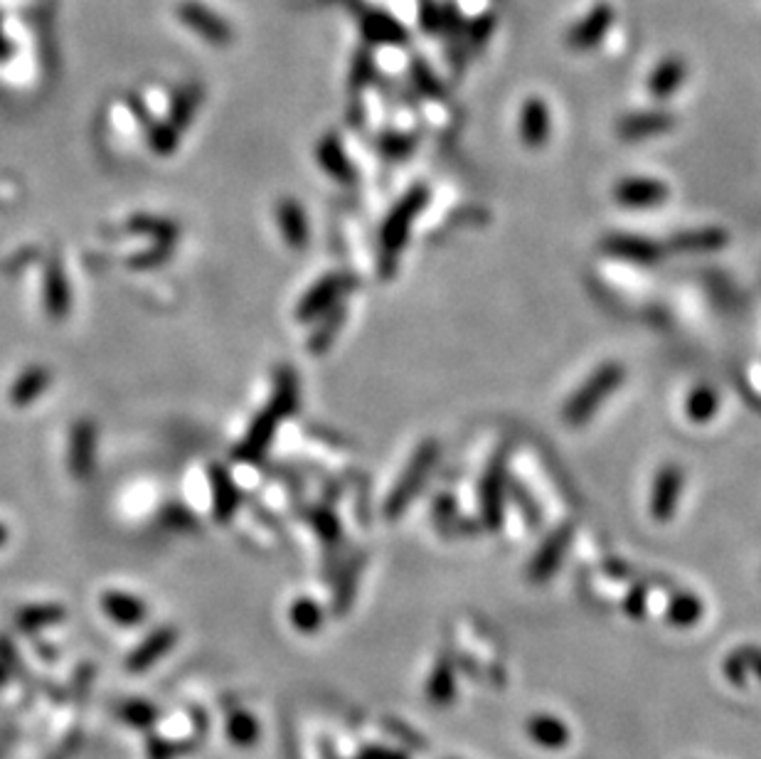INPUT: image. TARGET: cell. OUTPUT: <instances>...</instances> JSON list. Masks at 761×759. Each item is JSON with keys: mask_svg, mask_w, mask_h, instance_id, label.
Here are the masks:
<instances>
[{"mask_svg": "<svg viewBox=\"0 0 761 759\" xmlns=\"http://www.w3.org/2000/svg\"><path fill=\"white\" fill-rule=\"evenodd\" d=\"M626 378L624 365L619 363H604L601 368H596L589 380L569 397V402L564 405L562 419L567 427H582L589 419L594 417V412L604 405V400H609L616 390L621 387V382Z\"/></svg>", "mask_w": 761, "mask_h": 759, "instance_id": "1", "label": "cell"}, {"mask_svg": "<svg viewBox=\"0 0 761 759\" xmlns=\"http://www.w3.org/2000/svg\"><path fill=\"white\" fill-rule=\"evenodd\" d=\"M429 200V190L424 185H414L409 193H404V198L392 207V212L387 215L385 227H382V272L387 274V267L390 272L395 269V259L397 254L402 252L404 242H407L409 230H412L414 220H417L419 212L424 210Z\"/></svg>", "mask_w": 761, "mask_h": 759, "instance_id": "2", "label": "cell"}, {"mask_svg": "<svg viewBox=\"0 0 761 759\" xmlns=\"http://www.w3.org/2000/svg\"><path fill=\"white\" fill-rule=\"evenodd\" d=\"M439 461V444L434 439H427L417 451H414L412 461L404 469V474L399 476L397 486L392 488L390 498H387L385 506V516L387 518H399L404 513V508L414 501V496L419 493V488L424 486L427 476L431 474V469Z\"/></svg>", "mask_w": 761, "mask_h": 759, "instance_id": "3", "label": "cell"}, {"mask_svg": "<svg viewBox=\"0 0 761 759\" xmlns=\"http://www.w3.org/2000/svg\"><path fill=\"white\" fill-rule=\"evenodd\" d=\"M614 20H616L614 5L596 3L594 8L589 10L587 15H584V18H579L577 23L569 28V33H567V37H564V42H567L569 50H574V52L596 50V47L601 45V40L609 35Z\"/></svg>", "mask_w": 761, "mask_h": 759, "instance_id": "4", "label": "cell"}, {"mask_svg": "<svg viewBox=\"0 0 761 759\" xmlns=\"http://www.w3.org/2000/svg\"><path fill=\"white\" fill-rule=\"evenodd\" d=\"M670 198V188L656 178H624L616 183L614 200L629 210H651Z\"/></svg>", "mask_w": 761, "mask_h": 759, "instance_id": "5", "label": "cell"}, {"mask_svg": "<svg viewBox=\"0 0 761 759\" xmlns=\"http://www.w3.org/2000/svg\"><path fill=\"white\" fill-rule=\"evenodd\" d=\"M675 124H678V119H675V114H670V111H663V109L636 111V114H629L624 116V119H619V124H616V136H619L621 141L636 143V141H643V138L668 134V131L675 129Z\"/></svg>", "mask_w": 761, "mask_h": 759, "instance_id": "6", "label": "cell"}, {"mask_svg": "<svg viewBox=\"0 0 761 759\" xmlns=\"http://www.w3.org/2000/svg\"><path fill=\"white\" fill-rule=\"evenodd\" d=\"M503 493H505V456L503 451L493 456L481 481V513L483 523L491 530L503 525Z\"/></svg>", "mask_w": 761, "mask_h": 759, "instance_id": "7", "label": "cell"}, {"mask_svg": "<svg viewBox=\"0 0 761 759\" xmlns=\"http://www.w3.org/2000/svg\"><path fill=\"white\" fill-rule=\"evenodd\" d=\"M518 131H520V141L525 146L537 151V148H545L547 141L552 136V111L550 104L540 97H528L523 102V109H520V119H518Z\"/></svg>", "mask_w": 761, "mask_h": 759, "instance_id": "8", "label": "cell"}, {"mask_svg": "<svg viewBox=\"0 0 761 759\" xmlns=\"http://www.w3.org/2000/svg\"><path fill=\"white\" fill-rule=\"evenodd\" d=\"M606 254L616 259H624V262H633V264H658L663 259L665 247H661L656 240L651 237H641V235H609L601 244Z\"/></svg>", "mask_w": 761, "mask_h": 759, "instance_id": "9", "label": "cell"}, {"mask_svg": "<svg viewBox=\"0 0 761 759\" xmlns=\"http://www.w3.org/2000/svg\"><path fill=\"white\" fill-rule=\"evenodd\" d=\"M683 481V471H680L678 464H665L658 471L651 493V516L658 523H668L673 518L675 508H678L680 491H683Z\"/></svg>", "mask_w": 761, "mask_h": 759, "instance_id": "10", "label": "cell"}, {"mask_svg": "<svg viewBox=\"0 0 761 759\" xmlns=\"http://www.w3.org/2000/svg\"><path fill=\"white\" fill-rule=\"evenodd\" d=\"M572 535H574V525H560L557 530H552L550 538L540 545V550L535 552V557H532L528 567V575L532 582L550 580L552 572L560 567L564 550H567L569 543H572Z\"/></svg>", "mask_w": 761, "mask_h": 759, "instance_id": "11", "label": "cell"}, {"mask_svg": "<svg viewBox=\"0 0 761 759\" xmlns=\"http://www.w3.org/2000/svg\"><path fill=\"white\" fill-rule=\"evenodd\" d=\"M178 15L190 30H195V33H198L200 37H205L207 42H215V45L222 47L232 40L230 25H227L217 13L207 10L205 5L183 3L178 8Z\"/></svg>", "mask_w": 761, "mask_h": 759, "instance_id": "12", "label": "cell"}, {"mask_svg": "<svg viewBox=\"0 0 761 759\" xmlns=\"http://www.w3.org/2000/svg\"><path fill=\"white\" fill-rule=\"evenodd\" d=\"M358 20L363 37L370 45H402V42H407V30L385 10L365 8L360 10Z\"/></svg>", "mask_w": 761, "mask_h": 759, "instance_id": "13", "label": "cell"}, {"mask_svg": "<svg viewBox=\"0 0 761 759\" xmlns=\"http://www.w3.org/2000/svg\"><path fill=\"white\" fill-rule=\"evenodd\" d=\"M685 79H688V62L678 55L663 57L648 77V94L656 102H665L683 87Z\"/></svg>", "mask_w": 761, "mask_h": 759, "instance_id": "14", "label": "cell"}, {"mask_svg": "<svg viewBox=\"0 0 761 759\" xmlns=\"http://www.w3.org/2000/svg\"><path fill=\"white\" fill-rule=\"evenodd\" d=\"M348 289V276L343 274H331L321 281V284L313 286L306 296H303L301 306H298V318L308 321L316 313L326 311L328 306H333L335 301L343 296V291Z\"/></svg>", "mask_w": 761, "mask_h": 759, "instance_id": "15", "label": "cell"}, {"mask_svg": "<svg viewBox=\"0 0 761 759\" xmlns=\"http://www.w3.org/2000/svg\"><path fill=\"white\" fill-rule=\"evenodd\" d=\"M316 156H318V163H321V168L328 175H333V178L340 180V183H353L355 180L353 163H350V158L345 156V148L338 136L328 134L326 138H323V141L318 143Z\"/></svg>", "mask_w": 761, "mask_h": 759, "instance_id": "16", "label": "cell"}, {"mask_svg": "<svg viewBox=\"0 0 761 759\" xmlns=\"http://www.w3.org/2000/svg\"><path fill=\"white\" fill-rule=\"evenodd\" d=\"M727 244V232L720 227H697L685 230L670 240V247L678 252H717Z\"/></svg>", "mask_w": 761, "mask_h": 759, "instance_id": "17", "label": "cell"}, {"mask_svg": "<svg viewBox=\"0 0 761 759\" xmlns=\"http://www.w3.org/2000/svg\"><path fill=\"white\" fill-rule=\"evenodd\" d=\"M279 225L284 232L286 244L294 249H303L308 242V222L301 205L296 200H281L279 205Z\"/></svg>", "mask_w": 761, "mask_h": 759, "instance_id": "18", "label": "cell"}, {"mask_svg": "<svg viewBox=\"0 0 761 759\" xmlns=\"http://www.w3.org/2000/svg\"><path fill=\"white\" fill-rule=\"evenodd\" d=\"M720 410V397H717L715 387L700 385L690 392L688 397V417L697 424H705L715 417Z\"/></svg>", "mask_w": 761, "mask_h": 759, "instance_id": "19", "label": "cell"}, {"mask_svg": "<svg viewBox=\"0 0 761 759\" xmlns=\"http://www.w3.org/2000/svg\"><path fill=\"white\" fill-rule=\"evenodd\" d=\"M702 614L700 599H695L693 594H678V597L670 602L668 619L675 626H693Z\"/></svg>", "mask_w": 761, "mask_h": 759, "instance_id": "20", "label": "cell"}, {"mask_svg": "<svg viewBox=\"0 0 761 759\" xmlns=\"http://www.w3.org/2000/svg\"><path fill=\"white\" fill-rule=\"evenodd\" d=\"M47 385V373L40 368H33L28 370V373L23 375L18 382H15L13 392H10V397H13V402H18V405H25V402H30L33 397H37L42 392V387Z\"/></svg>", "mask_w": 761, "mask_h": 759, "instance_id": "21", "label": "cell"}, {"mask_svg": "<svg viewBox=\"0 0 761 759\" xmlns=\"http://www.w3.org/2000/svg\"><path fill=\"white\" fill-rule=\"evenodd\" d=\"M198 89L195 87H185L180 89L178 94H175V104H173V111H170V126H175V129H183L185 121L190 119V116L195 114V106H198Z\"/></svg>", "mask_w": 761, "mask_h": 759, "instance_id": "22", "label": "cell"}, {"mask_svg": "<svg viewBox=\"0 0 761 759\" xmlns=\"http://www.w3.org/2000/svg\"><path fill=\"white\" fill-rule=\"evenodd\" d=\"M106 609H109L111 619H121V621H138L143 614V607L136 602V599H129L126 594H106Z\"/></svg>", "mask_w": 761, "mask_h": 759, "instance_id": "23", "label": "cell"}, {"mask_svg": "<svg viewBox=\"0 0 761 759\" xmlns=\"http://www.w3.org/2000/svg\"><path fill=\"white\" fill-rule=\"evenodd\" d=\"M380 148L385 151V156L390 158H404L407 153L414 151V138L412 136H402V134H387L382 138Z\"/></svg>", "mask_w": 761, "mask_h": 759, "instance_id": "24", "label": "cell"}, {"mask_svg": "<svg viewBox=\"0 0 761 759\" xmlns=\"http://www.w3.org/2000/svg\"><path fill=\"white\" fill-rule=\"evenodd\" d=\"M491 33H493V15H483V18L473 20L466 30V40H468L466 47H476L478 50V47H483V42L491 37Z\"/></svg>", "mask_w": 761, "mask_h": 759, "instance_id": "25", "label": "cell"}, {"mask_svg": "<svg viewBox=\"0 0 761 759\" xmlns=\"http://www.w3.org/2000/svg\"><path fill=\"white\" fill-rule=\"evenodd\" d=\"M372 72H375V67H372V57L367 55V52H358L355 65H353V74H350V84H353V89H363L365 84L372 79Z\"/></svg>", "mask_w": 761, "mask_h": 759, "instance_id": "26", "label": "cell"}, {"mask_svg": "<svg viewBox=\"0 0 761 759\" xmlns=\"http://www.w3.org/2000/svg\"><path fill=\"white\" fill-rule=\"evenodd\" d=\"M419 23L427 33L441 30V8L436 5V0H419Z\"/></svg>", "mask_w": 761, "mask_h": 759, "instance_id": "27", "label": "cell"}, {"mask_svg": "<svg viewBox=\"0 0 761 759\" xmlns=\"http://www.w3.org/2000/svg\"><path fill=\"white\" fill-rule=\"evenodd\" d=\"M532 732H535V737H540L545 745H557V742L564 740V730L560 727V723H555V720L532 723Z\"/></svg>", "mask_w": 761, "mask_h": 759, "instance_id": "28", "label": "cell"}, {"mask_svg": "<svg viewBox=\"0 0 761 759\" xmlns=\"http://www.w3.org/2000/svg\"><path fill=\"white\" fill-rule=\"evenodd\" d=\"M412 74H414V82H417L419 89H424V92L434 94V97H436V94H439V87H436V84H439V82H436V77L429 72L427 67H422V62H417V65H414Z\"/></svg>", "mask_w": 761, "mask_h": 759, "instance_id": "29", "label": "cell"}, {"mask_svg": "<svg viewBox=\"0 0 761 759\" xmlns=\"http://www.w3.org/2000/svg\"><path fill=\"white\" fill-rule=\"evenodd\" d=\"M10 55V42L8 37H5L3 33V25H0V60H5V57Z\"/></svg>", "mask_w": 761, "mask_h": 759, "instance_id": "30", "label": "cell"}, {"mask_svg": "<svg viewBox=\"0 0 761 759\" xmlns=\"http://www.w3.org/2000/svg\"><path fill=\"white\" fill-rule=\"evenodd\" d=\"M5 538H8V533H5V528H3V525H0V545L5 543Z\"/></svg>", "mask_w": 761, "mask_h": 759, "instance_id": "31", "label": "cell"}]
</instances>
